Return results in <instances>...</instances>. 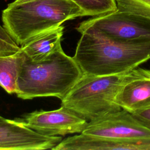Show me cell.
Segmentation results:
<instances>
[{
    "instance_id": "cell-1",
    "label": "cell",
    "mask_w": 150,
    "mask_h": 150,
    "mask_svg": "<svg viewBox=\"0 0 150 150\" xmlns=\"http://www.w3.org/2000/svg\"><path fill=\"white\" fill-rule=\"evenodd\" d=\"M80 33L73 57L83 74H122L150 59V40L120 42L88 31Z\"/></svg>"
},
{
    "instance_id": "cell-2",
    "label": "cell",
    "mask_w": 150,
    "mask_h": 150,
    "mask_svg": "<svg viewBox=\"0 0 150 150\" xmlns=\"http://www.w3.org/2000/svg\"><path fill=\"white\" fill-rule=\"evenodd\" d=\"M83 74L73 57L62 48L39 62L32 61L23 53L15 94L23 100L52 96L62 100Z\"/></svg>"
},
{
    "instance_id": "cell-3",
    "label": "cell",
    "mask_w": 150,
    "mask_h": 150,
    "mask_svg": "<svg viewBox=\"0 0 150 150\" xmlns=\"http://www.w3.org/2000/svg\"><path fill=\"white\" fill-rule=\"evenodd\" d=\"M84 16L81 9L70 0H33L13 4L3 10V27L18 45L69 20Z\"/></svg>"
},
{
    "instance_id": "cell-4",
    "label": "cell",
    "mask_w": 150,
    "mask_h": 150,
    "mask_svg": "<svg viewBox=\"0 0 150 150\" xmlns=\"http://www.w3.org/2000/svg\"><path fill=\"white\" fill-rule=\"evenodd\" d=\"M126 73L108 76L83 74L61 100V105L88 122L120 111L115 98Z\"/></svg>"
},
{
    "instance_id": "cell-5",
    "label": "cell",
    "mask_w": 150,
    "mask_h": 150,
    "mask_svg": "<svg viewBox=\"0 0 150 150\" xmlns=\"http://www.w3.org/2000/svg\"><path fill=\"white\" fill-rule=\"evenodd\" d=\"M76 30L116 42H135L150 40V18L117 9L84 21Z\"/></svg>"
},
{
    "instance_id": "cell-6",
    "label": "cell",
    "mask_w": 150,
    "mask_h": 150,
    "mask_svg": "<svg viewBox=\"0 0 150 150\" xmlns=\"http://www.w3.org/2000/svg\"><path fill=\"white\" fill-rule=\"evenodd\" d=\"M21 121L29 128L46 136L81 133L88 124L87 121L62 105L55 110L28 113Z\"/></svg>"
},
{
    "instance_id": "cell-7",
    "label": "cell",
    "mask_w": 150,
    "mask_h": 150,
    "mask_svg": "<svg viewBox=\"0 0 150 150\" xmlns=\"http://www.w3.org/2000/svg\"><path fill=\"white\" fill-rule=\"evenodd\" d=\"M81 133L115 139L150 138V129L125 110L88 121Z\"/></svg>"
},
{
    "instance_id": "cell-8",
    "label": "cell",
    "mask_w": 150,
    "mask_h": 150,
    "mask_svg": "<svg viewBox=\"0 0 150 150\" xmlns=\"http://www.w3.org/2000/svg\"><path fill=\"white\" fill-rule=\"evenodd\" d=\"M62 140L61 137L39 134L21 121L0 116V150L52 149Z\"/></svg>"
},
{
    "instance_id": "cell-9",
    "label": "cell",
    "mask_w": 150,
    "mask_h": 150,
    "mask_svg": "<svg viewBox=\"0 0 150 150\" xmlns=\"http://www.w3.org/2000/svg\"><path fill=\"white\" fill-rule=\"evenodd\" d=\"M115 101L131 114L150 108V69L137 67L127 72Z\"/></svg>"
},
{
    "instance_id": "cell-10",
    "label": "cell",
    "mask_w": 150,
    "mask_h": 150,
    "mask_svg": "<svg viewBox=\"0 0 150 150\" xmlns=\"http://www.w3.org/2000/svg\"><path fill=\"white\" fill-rule=\"evenodd\" d=\"M53 150H150V138L115 139L80 133L62 139Z\"/></svg>"
},
{
    "instance_id": "cell-11",
    "label": "cell",
    "mask_w": 150,
    "mask_h": 150,
    "mask_svg": "<svg viewBox=\"0 0 150 150\" xmlns=\"http://www.w3.org/2000/svg\"><path fill=\"white\" fill-rule=\"evenodd\" d=\"M64 26L60 25L30 38L20 47V50L29 59L35 62L45 60L62 48L61 40Z\"/></svg>"
},
{
    "instance_id": "cell-12",
    "label": "cell",
    "mask_w": 150,
    "mask_h": 150,
    "mask_svg": "<svg viewBox=\"0 0 150 150\" xmlns=\"http://www.w3.org/2000/svg\"><path fill=\"white\" fill-rule=\"evenodd\" d=\"M22 59L20 49L15 53H0V86L8 94L16 93Z\"/></svg>"
},
{
    "instance_id": "cell-13",
    "label": "cell",
    "mask_w": 150,
    "mask_h": 150,
    "mask_svg": "<svg viewBox=\"0 0 150 150\" xmlns=\"http://www.w3.org/2000/svg\"><path fill=\"white\" fill-rule=\"evenodd\" d=\"M83 11L84 16H96L117 9L115 0H70Z\"/></svg>"
},
{
    "instance_id": "cell-14",
    "label": "cell",
    "mask_w": 150,
    "mask_h": 150,
    "mask_svg": "<svg viewBox=\"0 0 150 150\" xmlns=\"http://www.w3.org/2000/svg\"><path fill=\"white\" fill-rule=\"evenodd\" d=\"M117 9L150 18V0H115Z\"/></svg>"
},
{
    "instance_id": "cell-15",
    "label": "cell",
    "mask_w": 150,
    "mask_h": 150,
    "mask_svg": "<svg viewBox=\"0 0 150 150\" xmlns=\"http://www.w3.org/2000/svg\"><path fill=\"white\" fill-rule=\"evenodd\" d=\"M132 114L141 123L150 129V108Z\"/></svg>"
},
{
    "instance_id": "cell-16",
    "label": "cell",
    "mask_w": 150,
    "mask_h": 150,
    "mask_svg": "<svg viewBox=\"0 0 150 150\" xmlns=\"http://www.w3.org/2000/svg\"><path fill=\"white\" fill-rule=\"evenodd\" d=\"M19 46L17 44H12L0 38V53H12L18 51Z\"/></svg>"
},
{
    "instance_id": "cell-17",
    "label": "cell",
    "mask_w": 150,
    "mask_h": 150,
    "mask_svg": "<svg viewBox=\"0 0 150 150\" xmlns=\"http://www.w3.org/2000/svg\"><path fill=\"white\" fill-rule=\"evenodd\" d=\"M0 38L6 41L8 43H10L12 44H16L13 41V40L11 38V37L9 36V35L8 33V32L6 31L4 28L2 27L1 25H0Z\"/></svg>"
},
{
    "instance_id": "cell-18",
    "label": "cell",
    "mask_w": 150,
    "mask_h": 150,
    "mask_svg": "<svg viewBox=\"0 0 150 150\" xmlns=\"http://www.w3.org/2000/svg\"><path fill=\"white\" fill-rule=\"evenodd\" d=\"M31 1H33V0H15L12 3L13 4H22V3L29 2Z\"/></svg>"
}]
</instances>
